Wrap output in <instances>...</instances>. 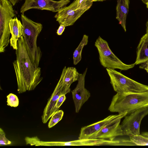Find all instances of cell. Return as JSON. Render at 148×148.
<instances>
[{
    "instance_id": "6da1fadb",
    "label": "cell",
    "mask_w": 148,
    "mask_h": 148,
    "mask_svg": "<svg viewBox=\"0 0 148 148\" xmlns=\"http://www.w3.org/2000/svg\"><path fill=\"white\" fill-rule=\"evenodd\" d=\"M16 50V60L13 62L18 93L34 90L43 79L40 67L35 68L27 50L23 37L18 39Z\"/></svg>"
},
{
    "instance_id": "7a4b0ae2",
    "label": "cell",
    "mask_w": 148,
    "mask_h": 148,
    "mask_svg": "<svg viewBox=\"0 0 148 148\" xmlns=\"http://www.w3.org/2000/svg\"><path fill=\"white\" fill-rule=\"evenodd\" d=\"M21 18L23 28L22 36L30 59L36 68L38 67L42 52L37 45V39L42 28V25L31 20L23 14Z\"/></svg>"
},
{
    "instance_id": "3957f363",
    "label": "cell",
    "mask_w": 148,
    "mask_h": 148,
    "mask_svg": "<svg viewBox=\"0 0 148 148\" xmlns=\"http://www.w3.org/2000/svg\"><path fill=\"white\" fill-rule=\"evenodd\" d=\"M148 106V91L123 95L116 93L112 99L108 110L119 114H128L141 108Z\"/></svg>"
},
{
    "instance_id": "277c9868",
    "label": "cell",
    "mask_w": 148,
    "mask_h": 148,
    "mask_svg": "<svg viewBox=\"0 0 148 148\" xmlns=\"http://www.w3.org/2000/svg\"><path fill=\"white\" fill-rule=\"evenodd\" d=\"M110 83L116 93L123 95L148 91V86L137 82L114 69L106 68Z\"/></svg>"
},
{
    "instance_id": "5b68a950",
    "label": "cell",
    "mask_w": 148,
    "mask_h": 148,
    "mask_svg": "<svg viewBox=\"0 0 148 148\" xmlns=\"http://www.w3.org/2000/svg\"><path fill=\"white\" fill-rule=\"evenodd\" d=\"M95 45L99 53L100 63L104 67L125 71L134 66V63L129 65L123 62L112 51L107 41L100 36L97 39Z\"/></svg>"
},
{
    "instance_id": "8992f818",
    "label": "cell",
    "mask_w": 148,
    "mask_h": 148,
    "mask_svg": "<svg viewBox=\"0 0 148 148\" xmlns=\"http://www.w3.org/2000/svg\"><path fill=\"white\" fill-rule=\"evenodd\" d=\"M13 5L8 0H0V52H4L9 42V22L15 16Z\"/></svg>"
},
{
    "instance_id": "52a82bcc",
    "label": "cell",
    "mask_w": 148,
    "mask_h": 148,
    "mask_svg": "<svg viewBox=\"0 0 148 148\" xmlns=\"http://www.w3.org/2000/svg\"><path fill=\"white\" fill-rule=\"evenodd\" d=\"M92 3V2L88 1L79 6L77 0H75L69 6L58 12L54 17L60 25L65 27L72 25L84 13L90 8Z\"/></svg>"
},
{
    "instance_id": "ba28073f",
    "label": "cell",
    "mask_w": 148,
    "mask_h": 148,
    "mask_svg": "<svg viewBox=\"0 0 148 148\" xmlns=\"http://www.w3.org/2000/svg\"><path fill=\"white\" fill-rule=\"evenodd\" d=\"M126 115L121 124L123 135L129 137L140 134V125L143 119L148 114V106L139 108Z\"/></svg>"
},
{
    "instance_id": "9c48e42d",
    "label": "cell",
    "mask_w": 148,
    "mask_h": 148,
    "mask_svg": "<svg viewBox=\"0 0 148 148\" xmlns=\"http://www.w3.org/2000/svg\"><path fill=\"white\" fill-rule=\"evenodd\" d=\"M70 1V0H25L21 8L20 12L24 14L32 9L58 12L66 7Z\"/></svg>"
},
{
    "instance_id": "30bf717a",
    "label": "cell",
    "mask_w": 148,
    "mask_h": 148,
    "mask_svg": "<svg viewBox=\"0 0 148 148\" xmlns=\"http://www.w3.org/2000/svg\"><path fill=\"white\" fill-rule=\"evenodd\" d=\"M127 114V113L118 114L116 117L105 125L91 139L108 138L113 140L116 137L123 136L120 122L121 119Z\"/></svg>"
},
{
    "instance_id": "8fae6325",
    "label": "cell",
    "mask_w": 148,
    "mask_h": 148,
    "mask_svg": "<svg viewBox=\"0 0 148 148\" xmlns=\"http://www.w3.org/2000/svg\"><path fill=\"white\" fill-rule=\"evenodd\" d=\"M86 68L82 74H80L78 83L72 91L75 112L78 113L83 105L90 96V92L85 87V77L87 70Z\"/></svg>"
},
{
    "instance_id": "7c38bea8",
    "label": "cell",
    "mask_w": 148,
    "mask_h": 148,
    "mask_svg": "<svg viewBox=\"0 0 148 148\" xmlns=\"http://www.w3.org/2000/svg\"><path fill=\"white\" fill-rule=\"evenodd\" d=\"M64 73L63 69L60 79L44 109L41 116L42 122L44 124L46 123L52 116V112L60 97L67 93L63 85Z\"/></svg>"
},
{
    "instance_id": "4fadbf2b",
    "label": "cell",
    "mask_w": 148,
    "mask_h": 148,
    "mask_svg": "<svg viewBox=\"0 0 148 148\" xmlns=\"http://www.w3.org/2000/svg\"><path fill=\"white\" fill-rule=\"evenodd\" d=\"M118 115V114L110 115L102 120L82 127L78 138L91 139L105 125Z\"/></svg>"
},
{
    "instance_id": "5bb4252c",
    "label": "cell",
    "mask_w": 148,
    "mask_h": 148,
    "mask_svg": "<svg viewBox=\"0 0 148 148\" xmlns=\"http://www.w3.org/2000/svg\"><path fill=\"white\" fill-rule=\"evenodd\" d=\"M9 26L11 37L10 40V46L15 50L17 49V43L19 38L22 36L23 28L22 23L17 17L10 19Z\"/></svg>"
},
{
    "instance_id": "9a60e30c",
    "label": "cell",
    "mask_w": 148,
    "mask_h": 148,
    "mask_svg": "<svg viewBox=\"0 0 148 148\" xmlns=\"http://www.w3.org/2000/svg\"><path fill=\"white\" fill-rule=\"evenodd\" d=\"M116 18L126 31V19L128 12L130 0H117Z\"/></svg>"
},
{
    "instance_id": "2e32d148",
    "label": "cell",
    "mask_w": 148,
    "mask_h": 148,
    "mask_svg": "<svg viewBox=\"0 0 148 148\" xmlns=\"http://www.w3.org/2000/svg\"><path fill=\"white\" fill-rule=\"evenodd\" d=\"M137 57L135 64H142L148 61V34L141 38L137 49Z\"/></svg>"
},
{
    "instance_id": "e0dca14e",
    "label": "cell",
    "mask_w": 148,
    "mask_h": 148,
    "mask_svg": "<svg viewBox=\"0 0 148 148\" xmlns=\"http://www.w3.org/2000/svg\"><path fill=\"white\" fill-rule=\"evenodd\" d=\"M63 85L68 93L70 91V87L71 84L73 82L78 81L80 73L74 67H64Z\"/></svg>"
},
{
    "instance_id": "ac0fdd59",
    "label": "cell",
    "mask_w": 148,
    "mask_h": 148,
    "mask_svg": "<svg viewBox=\"0 0 148 148\" xmlns=\"http://www.w3.org/2000/svg\"><path fill=\"white\" fill-rule=\"evenodd\" d=\"M88 36L84 34L78 46L75 50L73 56V63L74 65L77 64L82 59V53L83 48L88 42Z\"/></svg>"
},
{
    "instance_id": "d6986e66",
    "label": "cell",
    "mask_w": 148,
    "mask_h": 148,
    "mask_svg": "<svg viewBox=\"0 0 148 148\" xmlns=\"http://www.w3.org/2000/svg\"><path fill=\"white\" fill-rule=\"evenodd\" d=\"M130 140L135 145H148V138L142 136L141 134L130 137Z\"/></svg>"
},
{
    "instance_id": "ffe728a7",
    "label": "cell",
    "mask_w": 148,
    "mask_h": 148,
    "mask_svg": "<svg viewBox=\"0 0 148 148\" xmlns=\"http://www.w3.org/2000/svg\"><path fill=\"white\" fill-rule=\"evenodd\" d=\"M64 112L62 110H58L51 117L48 124V127L51 128L55 125L62 119Z\"/></svg>"
},
{
    "instance_id": "44dd1931",
    "label": "cell",
    "mask_w": 148,
    "mask_h": 148,
    "mask_svg": "<svg viewBox=\"0 0 148 148\" xmlns=\"http://www.w3.org/2000/svg\"><path fill=\"white\" fill-rule=\"evenodd\" d=\"M7 105L11 107H17L19 104V100L15 95L10 93L7 96Z\"/></svg>"
},
{
    "instance_id": "7402d4cb",
    "label": "cell",
    "mask_w": 148,
    "mask_h": 148,
    "mask_svg": "<svg viewBox=\"0 0 148 148\" xmlns=\"http://www.w3.org/2000/svg\"><path fill=\"white\" fill-rule=\"evenodd\" d=\"M66 98L65 95H61L59 99L57 100L55 106L52 112V115L55 112L58 110L59 108L65 100Z\"/></svg>"
},
{
    "instance_id": "603a6c76",
    "label": "cell",
    "mask_w": 148,
    "mask_h": 148,
    "mask_svg": "<svg viewBox=\"0 0 148 148\" xmlns=\"http://www.w3.org/2000/svg\"><path fill=\"white\" fill-rule=\"evenodd\" d=\"M11 142L7 139L5 136V134L3 130L0 128V145H10Z\"/></svg>"
},
{
    "instance_id": "cb8c5ba5",
    "label": "cell",
    "mask_w": 148,
    "mask_h": 148,
    "mask_svg": "<svg viewBox=\"0 0 148 148\" xmlns=\"http://www.w3.org/2000/svg\"><path fill=\"white\" fill-rule=\"evenodd\" d=\"M65 27L62 25H60L57 31V34L58 35H61L64 32L65 29Z\"/></svg>"
},
{
    "instance_id": "d4e9b609",
    "label": "cell",
    "mask_w": 148,
    "mask_h": 148,
    "mask_svg": "<svg viewBox=\"0 0 148 148\" xmlns=\"http://www.w3.org/2000/svg\"><path fill=\"white\" fill-rule=\"evenodd\" d=\"M140 68L145 69L148 73V61L142 64V65L140 66Z\"/></svg>"
},
{
    "instance_id": "484cf974",
    "label": "cell",
    "mask_w": 148,
    "mask_h": 148,
    "mask_svg": "<svg viewBox=\"0 0 148 148\" xmlns=\"http://www.w3.org/2000/svg\"><path fill=\"white\" fill-rule=\"evenodd\" d=\"M12 3L13 6H14L16 4L21 1L22 0H8Z\"/></svg>"
},
{
    "instance_id": "4316f807",
    "label": "cell",
    "mask_w": 148,
    "mask_h": 148,
    "mask_svg": "<svg viewBox=\"0 0 148 148\" xmlns=\"http://www.w3.org/2000/svg\"><path fill=\"white\" fill-rule=\"evenodd\" d=\"M141 134L143 136L148 138V132H142Z\"/></svg>"
},
{
    "instance_id": "83f0119b",
    "label": "cell",
    "mask_w": 148,
    "mask_h": 148,
    "mask_svg": "<svg viewBox=\"0 0 148 148\" xmlns=\"http://www.w3.org/2000/svg\"><path fill=\"white\" fill-rule=\"evenodd\" d=\"M105 0H88V1L92 2L95 1H103Z\"/></svg>"
},
{
    "instance_id": "f1b7e54d",
    "label": "cell",
    "mask_w": 148,
    "mask_h": 148,
    "mask_svg": "<svg viewBox=\"0 0 148 148\" xmlns=\"http://www.w3.org/2000/svg\"><path fill=\"white\" fill-rule=\"evenodd\" d=\"M146 32L148 34V19L147 20V22L146 23Z\"/></svg>"
},
{
    "instance_id": "f546056e",
    "label": "cell",
    "mask_w": 148,
    "mask_h": 148,
    "mask_svg": "<svg viewBox=\"0 0 148 148\" xmlns=\"http://www.w3.org/2000/svg\"><path fill=\"white\" fill-rule=\"evenodd\" d=\"M142 2L145 4L148 2V0H141Z\"/></svg>"
},
{
    "instance_id": "4dcf8cb0",
    "label": "cell",
    "mask_w": 148,
    "mask_h": 148,
    "mask_svg": "<svg viewBox=\"0 0 148 148\" xmlns=\"http://www.w3.org/2000/svg\"><path fill=\"white\" fill-rule=\"evenodd\" d=\"M147 8H148V2L146 4Z\"/></svg>"
}]
</instances>
